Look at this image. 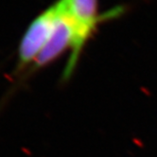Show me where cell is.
Returning <instances> with one entry per match:
<instances>
[{"label":"cell","mask_w":157,"mask_h":157,"mask_svg":"<svg viewBox=\"0 0 157 157\" xmlns=\"http://www.w3.org/2000/svg\"><path fill=\"white\" fill-rule=\"evenodd\" d=\"M56 4L58 8V15L52 34L46 47L40 52L35 61L30 64L29 69V75L50 64L67 50V48H72L73 47L75 35L74 23L67 9L66 2L65 0H58Z\"/></svg>","instance_id":"3"},{"label":"cell","mask_w":157,"mask_h":157,"mask_svg":"<svg viewBox=\"0 0 157 157\" xmlns=\"http://www.w3.org/2000/svg\"><path fill=\"white\" fill-rule=\"evenodd\" d=\"M57 15L58 8L54 3L31 22L19 44L17 72L30 66L46 47L52 34Z\"/></svg>","instance_id":"2"},{"label":"cell","mask_w":157,"mask_h":157,"mask_svg":"<svg viewBox=\"0 0 157 157\" xmlns=\"http://www.w3.org/2000/svg\"><path fill=\"white\" fill-rule=\"evenodd\" d=\"M74 23V42L72 52L63 72L62 81H68L73 75L80 56L88 40L102 22L115 19L123 13V7H117L103 13H98V0H65Z\"/></svg>","instance_id":"1"}]
</instances>
